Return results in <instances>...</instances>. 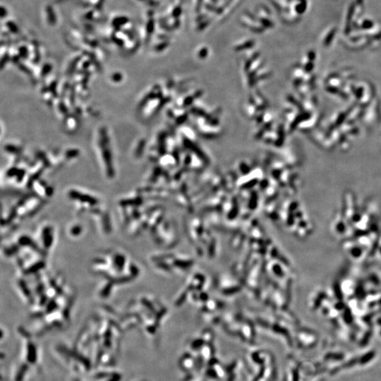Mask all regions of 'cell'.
<instances>
[{
  "mask_svg": "<svg viewBox=\"0 0 381 381\" xmlns=\"http://www.w3.org/2000/svg\"><path fill=\"white\" fill-rule=\"evenodd\" d=\"M121 380L122 375L118 373H114L110 375H109V377L106 381H121Z\"/></svg>",
  "mask_w": 381,
  "mask_h": 381,
  "instance_id": "3",
  "label": "cell"
},
{
  "mask_svg": "<svg viewBox=\"0 0 381 381\" xmlns=\"http://www.w3.org/2000/svg\"><path fill=\"white\" fill-rule=\"evenodd\" d=\"M28 371V365L26 364H23L16 372L15 376V381H23L24 380L25 375Z\"/></svg>",
  "mask_w": 381,
  "mask_h": 381,
  "instance_id": "2",
  "label": "cell"
},
{
  "mask_svg": "<svg viewBox=\"0 0 381 381\" xmlns=\"http://www.w3.org/2000/svg\"><path fill=\"white\" fill-rule=\"evenodd\" d=\"M26 361L30 364H35L38 361V354L36 347L31 342H29L27 347Z\"/></svg>",
  "mask_w": 381,
  "mask_h": 381,
  "instance_id": "1",
  "label": "cell"
},
{
  "mask_svg": "<svg viewBox=\"0 0 381 381\" xmlns=\"http://www.w3.org/2000/svg\"><path fill=\"white\" fill-rule=\"evenodd\" d=\"M73 381H80V380H73Z\"/></svg>",
  "mask_w": 381,
  "mask_h": 381,
  "instance_id": "4",
  "label": "cell"
}]
</instances>
